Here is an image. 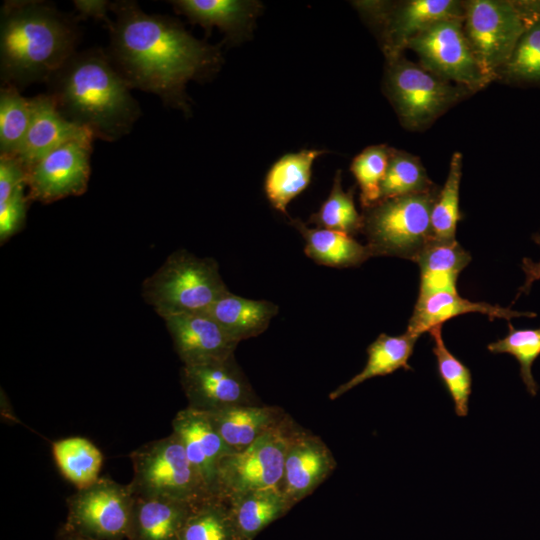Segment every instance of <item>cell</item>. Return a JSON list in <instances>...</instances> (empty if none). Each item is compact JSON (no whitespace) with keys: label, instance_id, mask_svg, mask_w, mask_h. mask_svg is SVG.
Here are the masks:
<instances>
[{"label":"cell","instance_id":"35","mask_svg":"<svg viewBox=\"0 0 540 540\" xmlns=\"http://www.w3.org/2000/svg\"><path fill=\"white\" fill-rule=\"evenodd\" d=\"M441 329L442 325L429 330L434 341L433 353L437 361L438 374L453 400L456 415L465 417L468 414L469 397L472 392L471 372L447 349Z\"/></svg>","mask_w":540,"mask_h":540},{"label":"cell","instance_id":"40","mask_svg":"<svg viewBox=\"0 0 540 540\" xmlns=\"http://www.w3.org/2000/svg\"><path fill=\"white\" fill-rule=\"evenodd\" d=\"M27 171L16 156L0 155V205L21 186L26 185Z\"/></svg>","mask_w":540,"mask_h":540},{"label":"cell","instance_id":"24","mask_svg":"<svg viewBox=\"0 0 540 540\" xmlns=\"http://www.w3.org/2000/svg\"><path fill=\"white\" fill-rule=\"evenodd\" d=\"M207 313L239 343L263 333L278 313V306L271 301L248 299L229 291Z\"/></svg>","mask_w":540,"mask_h":540},{"label":"cell","instance_id":"7","mask_svg":"<svg viewBox=\"0 0 540 540\" xmlns=\"http://www.w3.org/2000/svg\"><path fill=\"white\" fill-rule=\"evenodd\" d=\"M528 23L520 1H464L463 29L490 82L498 79Z\"/></svg>","mask_w":540,"mask_h":540},{"label":"cell","instance_id":"33","mask_svg":"<svg viewBox=\"0 0 540 540\" xmlns=\"http://www.w3.org/2000/svg\"><path fill=\"white\" fill-rule=\"evenodd\" d=\"M354 187L347 192L342 187V172L335 174L332 189L320 209L311 215L309 223L354 236L363 229V216L354 203Z\"/></svg>","mask_w":540,"mask_h":540},{"label":"cell","instance_id":"36","mask_svg":"<svg viewBox=\"0 0 540 540\" xmlns=\"http://www.w3.org/2000/svg\"><path fill=\"white\" fill-rule=\"evenodd\" d=\"M391 147L385 144L364 148L351 162L350 170L360 189V202L363 209L380 200V186L384 178Z\"/></svg>","mask_w":540,"mask_h":540},{"label":"cell","instance_id":"17","mask_svg":"<svg viewBox=\"0 0 540 540\" xmlns=\"http://www.w3.org/2000/svg\"><path fill=\"white\" fill-rule=\"evenodd\" d=\"M335 466L332 453L319 438L295 431L286 453L280 486L289 504L309 495Z\"/></svg>","mask_w":540,"mask_h":540},{"label":"cell","instance_id":"22","mask_svg":"<svg viewBox=\"0 0 540 540\" xmlns=\"http://www.w3.org/2000/svg\"><path fill=\"white\" fill-rule=\"evenodd\" d=\"M193 505L172 499L135 495L130 529L135 530L138 540L180 539Z\"/></svg>","mask_w":540,"mask_h":540},{"label":"cell","instance_id":"8","mask_svg":"<svg viewBox=\"0 0 540 540\" xmlns=\"http://www.w3.org/2000/svg\"><path fill=\"white\" fill-rule=\"evenodd\" d=\"M134 495L160 497L195 504L209 496L197 478L179 438L170 434L131 454Z\"/></svg>","mask_w":540,"mask_h":540},{"label":"cell","instance_id":"10","mask_svg":"<svg viewBox=\"0 0 540 540\" xmlns=\"http://www.w3.org/2000/svg\"><path fill=\"white\" fill-rule=\"evenodd\" d=\"M355 6L379 34L385 56L401 54L408 42L446 20L464 18V1H359Z\"/></svg>","mask_w":540,"mask_h":540},{"label":"cell","instance_id":"5","mask_svg":"<svg viewBox=\"0 0 540 540\" xmlns=\"http://www.w3.org/2000/svg\"><path fill=\"white\" fill-rule=\"evenodd\" d=\"M439 191L398 196L363 209V229L373 256L416 262L433 241L431 213Z\"/></svg>","mask_w":540,"mask_h":540},{"label":"cell","instance_id":"38","mask_svg":"<svg viewBox=\"0 0 540 540\" xmlns=\"http://www.w3.org/2000/svg\"><path fill=\"white\" fill-rule=\"evenodd\" d=\"M219 502L217 496L201 500L197 512L188 516L180 540H228V526Z\"/></svg>","mask_w":540,"mask_h":540},{"label":"cell","instance_id":"29","mask_svg":"<svg viewBox=\"0 0 540 540\" xmlns=\"http://www.w3.org/2000/svg\"><path fill=\"white\" fill-rule=\"evenodd\" d=\"M226 500L232 504L237 529L245 536L256 534L291 506L280 488L250 491Z\"/></svg>","mask_w":540,"mask_h":540},{"label":"cell","instance_id":"1","mask_svg":"<svg viewBox=\"0 0 540 540\" xmlns=\"http://www.w3.org/2000/svg\"><path fill=\"white\" fill-rule=\"evenodd\" d=\"M108 57L130 88L189 112L186 84L219 68L220 51L193 37L175 19L144 12L135 1L111 3Z\"/></svg>","mask_w":540,"mask_h":540},{"label":"cell","instance_id":"9","mask_svg":"<svg viewBox=\"0 0 540 540\" xmlns=\"http://www.w3.org/2000/svg\"><path fill=\"white\" fill-rule=\"evenodd\" d=\"M295 433L282 420L247 448L223 457L218 467L217 497L280 488L286 453Z\"/></svg>","mask_w":540,"mask_h":540},{"label":"cell","instance_id":"37","mask_svg":"<svg viewBox=\"0 0 540 540\" xmlns=\"http://www.w3.org/2000/svg\"><path fill=\"white\" fill-rule=\"evenodd\" d=\"M509 333L503 338L490 343L487 349L491 353H508L516 358L520 365V376L527 391L535 396L538 385L533 378L531 367L540 355V327L536 329H515L510 323Z\"/></svg>","mask_w":540,"mask_h":540},{"label":"cell","instance_id":"32","mask_svg":"<svg viewBox=\"0 0 540 540\" xmlns=\"http://www.w3.org/2000/svg\"><path fill=\"white\" fill-rule=\"evenodd\" d=\"M31 119L30 98L12 85L0 89V155L17 156Z\"/></svg>","mask_w":540,"mask_h":540},{"label":"cell","instance_id":"19","mask_svg":"<svg viewBox=\"0 0 540 540\" xmlns=\"http://www.w3.org/2000/svg\"><path fill=\"white\" fill-rule=\"evenodd\" d=\"M466 313H482L490 319L510 320L517 317L536 316L534 312H519L486 302H473L458 295L457 292L438 291L418 296L407 331L416 336L429 332L445 321Z\"/></svg>","mask_w":540,"mask_h":540},{"label":"cell","instance_id":"25","mask_svg":"<svg viewBox=\"0 0 540 540\" xmlns=\"http://www.w3.org/2000/svg\"><path fill=\"white\" fill-rule=\"evenodd\" d=\"M324 153L321 149H302L283 155L271 166L264 189L276 210L287 213L288 204L310 184L312 165Z\"/></svg>","mask_w":540,"mask_h":540},{"label":"cell","instance_id":"41","mask_svg":"<svg viewBox=\"0 0 540 540\" xmlns=\"http://www.w3.org/2000/svg\"><path fill=\"white\" fill-rule=\"evenodd\" d=\"M74 7L79 19L94 18L103 21L107 26L111 22L108 17L111 3L106 0H75Z\"/></svg>","mask_w":540,"mask_h":540},{"label":"cell","instance_id":"12","mask_svg":"<svg viewBox=\"0 0 540 540\" xmlns=\"http://www.w3.org/2000/svg\"><path fill=\"white\" fill-rule=\"evenodd\" d=\"M94 136L86 131L60 144L28 170L29 200L51 203L83 194L90 176V156Z\"/></svg>","mask_w":540,"mask_h":540},{"label":"cell","instance_id":"42","mask_svg":"<svg viewBox=\"0 0 540 540\" xmlns=\"http://www.w3.org/2000/svg\"><path fill=\"white\" fill-rule=\"evenodd\" d=\"M521 268L525 273V282L519 289L517 297L521 293L528 294L532 284L540 279V261L534 262L530 258H523Z\"/></svg>","mask_w":540,"mask_h":540},{"label":"cell","instance_id":"39","mask_svg":"<svg viewBox=\"0 0 540 540\" xmlns=\"http://www.w3.org/2000/svg\"><path fill=\"white\" fill-rule=\"evenodd\" d=\"M23 185L0 205V243L3 244L22 230L28 208L29 198L24 194Z\"/></svg>","mask_w":540,"mask_h":540},{"label":"cell","instance_id":"23","mask_svg":"<svg viewBox=\"0 0 540 540\" xmlns=\"http://www.w3.org/2000/svg\"><path fill=\"white\" fill-rule=\"evenodd\" d=\"M290 223L305 240V254L317 264L335 268L357 267L373 256L368 245L346 233L309 228L299 219H292Z\"/></svg>","mask_w":540,"mask_h":540},{"label":"cell","instance_id":"2","mask_svg":"<svg viewBox=\"0 0 540 540\" xmlns=\"http://www.w3.org/2000/svg\"><path fill=\"white\" fill-rule=\"evenodd\" d=\"M47 84L60 113L94 138L116 141L141 115L131 88L99 48L76 52Z\"/></svg>","mask_w":540,"mask_h":540},{"label":"cell","instance_id":"26","mask_svg":"<svg viewBox=\"0 0 540 540\" xmlns=\"http://www.w3.org/2000/svg\"><path fill=\"white\" fill-rule=\"evenodd\" d=\"M470 261L471 255L457 241H432L416 260L420 268L418 296L438 291L457 292V278Z\"/></svg>","mask_w":540,"mask_h":540},{"label":"cell","instance_id":"43","mask_svg":"<svg viewBox=\"0 0 540 540\" xmlns=\"http://www.w3.org/2000/svg\"><path fill=\"white\" fill-rule=\"evenodd\" d=\"M533 240L536 244L540 246V234L533 235Z\"/></svg>","mask_w":540,"mask_h":540},{"label":"cell","instance_id":"15","mask_svg":"<svg viewBox=\"0 0 540 540\" xmlns=\"http://www.w3.org/2000/svg\"><path fill=\"white\" fill-rule=\"evenodd\" d=\"M173 432L181 441L186 456L209 497L217 496L218 467L232 451L224 443L204 411L187 408L172 421Z\"/></svg>","mask_w":540,"mask_h":540},{"label":"cell","instance_id":"30","mask_svg":"<svg viewBox=\"0 0 540 540\" xmlns=\"http://www.w3.org/2000/svg\"><path fill=\"white\" fill-rule=\"evenodd\" d=\"M437 189L419 157L391 148L387 169L380 186V200Z\"/></svg>","mask_w":540,"mask_h":540},{"label":"cell","instance_id":"27","mask_svg":"<svg viewBox=\"0 0 540 540\" xmlns=\"http://www.w3.org/2000/svg\"><path fill=\"white\" fill-rule=\"evenodd\" d=\"M419 336L406 331L399 336L380 334L367 348L368 359L363 370L329 395L335 400L362 382L377 376H385L403 368L411 370L408 360Z\"/></svg>","mask_w":540,"mask_h":540},{"label":"cell","instance_id":"3","mask_svg":"<svg viewBox=\"0 0 540 540\" xmlns=\"http://www.w3.org/2000/svg\"><path fill=\"white\" fill-rule=\"evenodd\" d=\"M77 19L44 1H5L0 11L2 85L20 90L47 83L76 53Z\"/></svg>","mask_w":540,"mask_h":540},{"label":"cell","instance_id":"21","mask_svg":"<svg viewBox=\"0 0 540 540\" xmlns=\"http://www.w3.org/2000/svg\"><path fill=\"white\" fill-rule=\"evenodd\" d=\"M170 3L192 23L207 30L216 26L232 40L242 37L251 28L261 8L259 2L244 0H174Z\"/></svg>","mask_w":540,"mask_h":540},{"label":"cell","instance_id":"34","mask_svg":"<svg viewBox=\"0 0 540 540\" xmlns=\"http://www.w3.org/2000/svg\"><path fill=\"white\" fill-rule=\"evenodd\" d=\"M498 79L510 84L540 86V14L529 21Z\"/></svg>","mask_w":540,"mask_h":540},{"label":"cell","instance_id":"6","mask_svg":"<svg viewBox=\"0 0 540 540\" xmlns=\"http://www.w3.org/2000/svg\"><path fill=\"white\" fill-rule=\"evenodd\" d=\"M385 57L384 93L408 130H425L473 93L409 61L403 53Z\"/></svg>","mask_w":540,"mask_h":540},{"label":"cell","instance_id":"4","mask_svg":"<svg viewBox=\"0 0 540 540\" xmlns=\"http://www.w3.org/2000/svg\"><path fill=\"white\" fill-rule=\"evenodd\" d=\"M229 290L217 262L186 250L170 254L142 284V296L163 319L207 312Z\"/></svg>","mask_w":540,"mask_h":540},{"label":"cell","instance_id":"31","mask_svg":"<svg viewBox=\"0 0 540 540\" xmlns=\"http://www.w3.org/2000/svg\"><path fill=\"white\" fill-rule=\"evenodd\" d=\"M462 177V154L453 153L448 175L439 190L431 213L433 241L453 243L456 241V228L462 215L459 209V190Z\"/></svg>","mask_w":540,"mask_h":540},{"label":"cell","instance_id":"11","mask_svg":"<svg viewBox=\"0 0 540 540\" xmlns=\"http://www.w3.org/2000/svg\"><path fill=\"white\" fill-rule=\"evenodd\" d=\"M406 49L416 53L420 65L438 77L473 93L491 83L474 56L462 19L439 22L412 38Z\"/></svg>","mask_w":540,"mask_h":540},{"label":"cell","instance_id":"13","mask_svg":"<svg viewBox=\"0 0 540 540\" xmlns=\"http://www.w3.org/2000/svg\"><path fill=\"white\" fill-rule=\"evenodd\" d=\"M134 500L129 485L99 478L70 498L71 518L92 536L115 538L129 532Z\"/></svg>","mask_w":540,"mask_h":540},{"label":"cell","instance_id":"28","mask_svg":"<svg viewBox=\"0 0 540 540\" xmlns=\"http://www.w3.org/2000/svg\"><path fill=\"white\" fill-rule=\"evenodd\" d=\"M52 453L61 474L78 490L100 478L103 456L88 439L74 436L54 441Z\"/></svg>","mask_w":540,"mask_h":540},{"label":"cell","instance_id":"14","mask_svg":"<svg viewBox=\"0 0 540 540\" xmlns=\"http://www.w3.org/2000/svg\"><path fill=\"white\" fill-rule=\"evenodd\" d=\"M180 377L192 408L213 411L235 405L253 404L254 392L234 356L183 365Z\"/></svg>","mask_w":540,"mask_h":540},{"label":"cell","instance_id":"20","mask_svg":"<svg viewBox=\"0 0 540 540\" xmlns=\"http://www.w3.org/2000/svg\"><path fill=\"white\" fill-rule=\"evenodd\" d=\"M204 412L232 452L247 448L284 420L278 408L254 404L235 405Z\"/></svg>","mask_w":540,"mask_h":540},{"label":"cell","instance_id":"18","mask_svg":"<svg viewBox=\"0 0 540 540\" xmlns=\"http://www.w3.org/2000/svg\"><path fill=\"white\" fill-rule=\"evenodd\" d=\"M30 105V125L16 156L26 171L60 144L88 131L68 121L48 93L30 98Z\"/></svg>","mask_w":540,"mask_h":540},{"label":"cell","instance_id":"16","mask_svg":"<svg viewBox=\"0 0 540 540\" xmlns=\"http://www.w3.org/2000/svg\"><path fill=\"white\" fill-rule=\"evenodd\" d=\"M164 321L183 365L234 356L238 342L207 312L175 315Z\"/></svg>","mask_w":540,"mask_h":540}]
</instances>
